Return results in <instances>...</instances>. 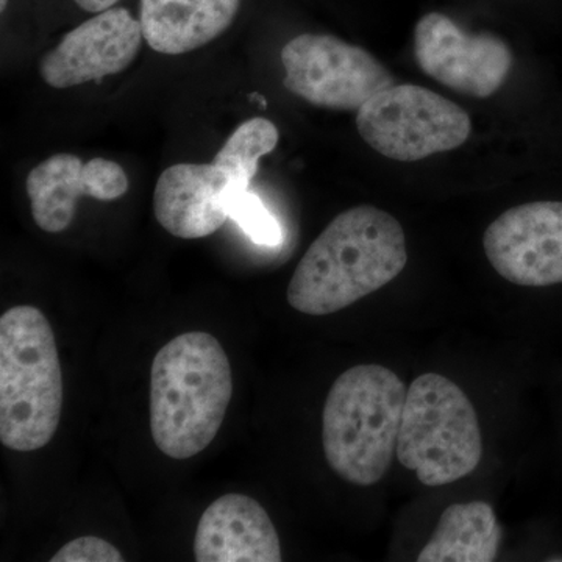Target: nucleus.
Wrapping results in <instances>:
<instances>
[{"instance_id": "nucleus-3", "label": "nucleus", "mask_w": 562, "mask_h": 562, "mask_svg": "<svg viewBox=\"0 0 562 562\" xmlns=\"http://www.w3.org/2000/svg\"><path fill=\"white\" fill-rule=\"evenodd\" d=\"M406 386L379 364L347 369L333 383L322 412V447L344 482L372 486L397 452Z\"/></svg>"}, {"instance_id": "nucleus-9", "label": "nucleus", "mask_w": 562, "mask_h": 562, "mask_svg": "<svg viewBox=\"0 0 562 562\" xmlns=\"http://www.w3.org/2000/svg\"><path fill=\"white\" fill-rule=\"evenodd\" d=\"M483 247L495 272L517 286L562 283V202L514 206L492 222Z\"/></svg>"}, {"instance_id": "nucleus-6", "label": "nucleus", "mask_w": 562, "mask_h": 562, "mask_svg": "<svg viewBox=\"0 0 562 562\" xmlns=\"http://www.w3.org/2000/svg\"><path fill=\"white\" fill-rule=\"evenodd\" d=\"M358 133L373 150L414 162L461 147L472 133L468 111L416 85H392L357 111Z\"/></svg>"}, {"instance_id": "nucleus-12", "label": "nucleus", "mask_w": 562, "mask_h": 562, "mask_svg": "<svg viewBox=\"0 0 562 562\" xmlns=\"http://www.w3.org/2000/svg\"><path fill=\"white\" fill-rule=\"evenodd\" d=\"M128 187L127 173L116 161H81L72 154L52 155L33 168L25 181L33 221L46 233L68 231L79 199L117 201L127 194Z\"/></svg>"}, {"instance_id": "nucleus-11", "label": "nucleus", "mask_w": 562, "mask_h": 562, "mask_svg": "<svg viewBox=\"0 0 562 562\" xmlns=\"http://www.w3.org/2000/svg\"><path fill=\"white\" fill-rule=\"evenodd\" d=\"M241 191L246 188L213 161L169 166L155 184V220L176 238H206L231 220L233 199Z\"/></svg>"}, {"instance_id": "nucleus-19", "label": "nucleus", "mask_w": 562, "mask_h": 562, "mask_svg": "<svg viewBox=\"0 0 562 562\" xmlns=\"http://www.w3.org/2000/svg\"><path fill=\"white\" fill-rule=\"evenodd\" d=\"M81 10L88 13L98 14L102 11L113 9L120 0H74Z\"/></svg>"}, {"instance_id": "nucleus-5", "label": "nucleus", "mask_w": 562, "mask_h": 562, "mask_svg": "<svg viewBox=\"0 0 562 562\" xmlns=\"http://www.w3.org/2000/svg\"><path fill=\"white\" fill-rule=\"evenodd\" d=\"M395 457L431 487L458 482L479 468V414L457 383L432 372L414 380L406 392Z\"/></svg>"}, {"instance_id": "nucleus-18", "label": "nucleus", "mask_w": 562, "mask_h": 562, "mask_svg": "<svg viewBox=\"0 0 562 562\" xmlns=\"http://www.w3.org/2000/svg\"><path fill=\"white\" fill-rule=\"evenodd\" d=\"M124 557L113 543L98 536H83L63 546L50 562H122Z\"/></svg>"}, {"instance_id": "nucleus-20", "label": "nucleus", "mask_w": 562, "mask_h": 562, "mask_svg": "<svg viewBox=\"0 0 562 562\" xmlns=\"http://www.w3.org/2000/svg\"><path fill=\"white\" fill-rule=\"evenodd\" d=\"M7 5H9V0H0V9H2V11H5Z\"/></svg>"}, {"instance_id": "nucleus-1", "label": "nucleus", "mask_w": 562, "mask_h": 562, "mask_svg": "<svg viewBox=\"0 0 562 562\" xmlns=\"http://www.w3.org/2000/svg\"><path fill=\"white\" fill-rule=\"evenodd\" d=\"M408 262L401 222L371 205L338 214L295 268L288 302L295 312L328 316L382 290Z\"/></svg>"}, {"instance_id": "nucleus-7", "label": "nucleus", "mask_w": 562, "mask_h": 562, "mask_svg": "<svg viewBox=\"0 0 562 562\" xmlns=\"http://www.w3.org/2000/svg\"><path fill=\"white\" fill-rule=\"evenodd\" d=\"M283 87L310 105L360 110L376 92L395 85L383 63L333 35L303 33L281 49Z\"/></svg>"}, {"instance_id": "nucleus-16", "label": "nucleus", "mask_w": 562, "mask_h": 562, "mask_svg": "<svg viewBox=\"0 0 562 562\" xmlns=\"http://www.w3.org/2000/svg\"><path fill=\"white\" fill-rule=\"evenodd\" d=\"M279 140V128L273 122L266 117H251L228 136L213 162L231 172L233 179L249 190L261 158L271 154Z\"/></svg>"}, {"instance_id": "nucleus-2", "label": "nucleus", "mask_w": 562, "mask_h": 562, "mask_svg": "<svg viewBox=\"0 0 562 562\" xmlns=\"http://www.w3.org/2000/svg\"><path fill=\"white\" fill-rule=\"evenodd\" d=\"M233 395L231 360L206 331L176 336L150 371V431L172 460H190L216 438Z\"/></svg>"}, {"instance_id": "nucleus-8", "label": "nucleus", "mask_w": 562, "mask_h": 562, "mask_svg": "<svg viewBox=\"0 0 562 562\" xmlns=\"http://www.w3.org/2000/svg\"><path fill=\"white\" fill-rule=\"evenodd\" d=\"M417 65L454 92L487 99L501 90L513 69V50L494 33H469L442 13L420 18L414 31Z\"/></svg>"}, {"instance_id": "nucleus-17", "label": "nucleus", "mask_w": 562, "mask_h": 562, "mask_svg": "<svg viewBox=\"0 0 562 562\" xmlns=\"http://www.w3.org/2000/svg\"><path fill=\"white\" fill-rule=\"evenodd\" d=\"M231 220L258 246L277 247L283 241L279 220L255 192L246 190L236 194L231 206Z\"/></svg>"}, {"instance_id": "nucleus-4", "label": "nucleus", "mask_w": 562, "mask_h": 562, "mask_svg": "<svg viewBox=\"0 0 562 562\" xmlns=\"http://www.w3.org/2000/svg\"><path fill=\"white\" fill-rule=\"evenodd\" d=\"M63 373L54 328L41 310L13 306L0 317V442L31 453L60 425Z\"/></svg>"}, {"instance_id": "nucleus-13", "label": "nucleus", "mask_w": 562, "mask_h": 562, "mask_svg": "<svg viewBox=\"0 0 562 562\" xmlns=\"http://www.w3.org/2000/svg\"><path fill=\"white\" fill-rule=\"evenodd\" d=\"M198 562H280L281 543L268 512L249 495L225 494L203 512L194 538Z\"/></svg>"}, {"instance_id": "nucleus-14", "label": "nucleus", "mask_w": 562, "mask_h": 562, "mask_svg": "<svg viewBox=\"0 0 562 562\" xmlns=\"http://www.w3.org/2000/svg\"><path fill=\"white\" fill-rule=\"evenodd\" d=\"M239 7L241 0H140L144 41L158 54H190L227 32Z\"/></svg>"}, {"instance_id": "nucleus-10", "label": "nucleus", "mask_w": 562, "mask_h": 562, "mask_svg": "<svg viewBox=\"0 0 562 562\" xmlns=\"http://www.w3.org/2000/svg\"><path fill=\"white\" fill-rule=\"evenodd\" d=\"M139 20L125 9L94 14L63 36L40 63L41 79L55 90L116 76L131 68L143 46Z\"/></svg>"}, {"instance_id": "nucleus-15", "label": "nucleus", "mask_w": 562, "mask_h": 562, "mask_svg": "<svg viewBox=\"0 0 562 562\" xmlns=\"http://www.w3.org/2000/svg\"><path fill=\"white\" fill-rule=\"evenodd\" d=\"M502 528L484 502L457 503L439 517L419 562H491L501 547Z\"/></svg>"}]
</instances>
